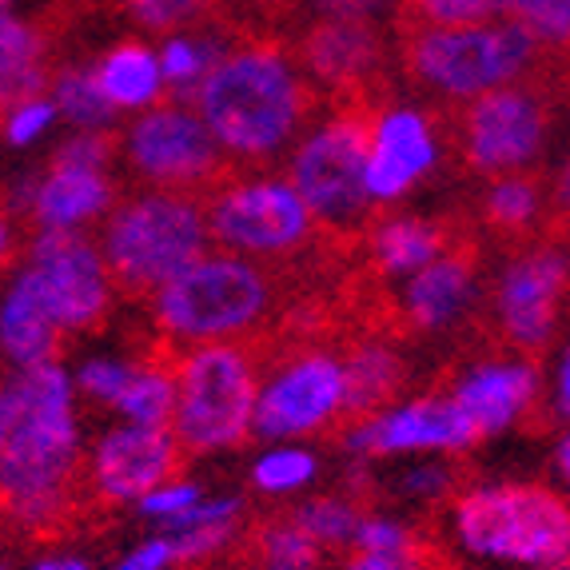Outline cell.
<instances>
[{"label":"cell","mask_w":570,"mask_h":570,"mask_svg":"<svg viewBox=\"0 0 570 570\" xmlns=\"http://www.w3.org/2000/svg\"><path fill=\"white\" fill-rule=\"evenodd\" d=\"M9 439L0 451V511L24 531H52L85 479L80 395L60 360L9 371Z\"/></svg>","instance_id":"cell-1"},{"label":"cell","mask_w":570,"mask_h":570,"mask_svg":"<svg viewBox=\"0 0 570 570\" xmlns=\"http://www.w3.org/2000/svg\"><path fill=\"white\" fill-rule=\"evenodd\" d=\"M212 132L224 160L264 168L284 153L315 116V88L299 60L279 45L224 48L204 85L188 100Z\"/></svg>","instance_id":"cell-2"},{"label":"cell","mask_w":570,"mask_h":570,"mask_svg":"<svg viewBox=\"0 0 570 570\" xmlns=\"http://www.w3.org/2000/svg\"><path fill=\"white\" fill-rule=\"evenodd\" d=\"M448 534L475 570H570V507L554 487H459L448 499Z\"/></svg>","instance_id":"cell-3"},{"label":"cell","mask_w":570,"mask_h":570,"mask_svg":"<svg viewBox=\"0 0 570 570\" xmlns=\"http://www.w3.org/2000/svg\"><path fill=\"white\" fill-rule=\"evenodd\" d=\"M153 327L176 352L204 343H244L276 312V276L264 264L208 247L153 295Z\"/></svg>","instance_id":"cell-4"},{"label":"cell","mask_w":570,"mask_h":570,"mask_svg":"<svg viewBox=\"0 0 570 570\" xmlns=\"http://www.w3.org/2000/svg\"><path fill=\"white\" fill-rule=\"evenodd\" d=\"M259 363L247 343H204L171 360V419L184 455H236L252 439Z\"/></svg>","instance_id":"cell-5"},{"label":"cell","mask_w":570,"mask_h":570,"mask_svg":"<svg viewBox=\"0 0 570 570\" xmlns=\"http://www.w3.org/2000/svg\"><path fill=\"white\" fill-rule=\"evenodd\" d=\"M96 247L116 287L153 295L164 279L212 247L204 200L188 191H136L128 200H116L112 212L100 219Z\"/></svg>","instance_id":"cell-6"},{"label":"cell","mask_w":570,"mask_h":570,"mask_svg":"<svg viewBox=\"0 0 570 570\" xmlns=\"http://www.w3.org/2000/svg\"><path fill=\"white\" fill-rule=\"evenodd\" d=\"M539 57V40L507 17L466 29H411L407 37L411 77L451 105H471L494 88L523 85Z\"/></svg>","instance_id":"cell-7"},{"label":"cell","mask_w":570,"mask_h":570,"mask_svg":"<svg viewBox=\"0 0 570 570\" xmlns=\"http://www.w3.org/2000/svg\"><path fill=\"white\" fill-rule=\"evenodd\" d=\"M204 219H208L212 247L264 267L295 259L320 232L284 171L264 168L212 184Z\"/></svg>","instance_id":"cell-8"},{"label":"cell","mask_w":570,"mask_h":570,"mask_svg":"<svg viewBox=\"0 0 570 570\" xmlns=\"http://www.w3.org/2000/svg\"><path fill=\"white\" fill-rule=\"evenodd\" d=\"M363 128L367 116L327 112L307 120L284 153V176L312 212L315 228L363 232L371 204L363 196Z\"/></svg>","instance_id":"cell-9"},{"label":"cell","mask_w":570,"mask_h":570,"mask_svg":"<svg viewBox=\"0 0 570 570\" xmlns=\"http://www.w3.org/2000/svg\"><path fill=\"white\" fill-rule=\"evenodd\" d=\"M347 419V375L332 347H295L259 371L252 439L259 443H312Z\"/></svg>","instance_id":"cell-10"},{"label":"cell","mask_w":570,"mask_h":570,"mask_svg":"<svg viewBox=\"0 0 570 570\" xmlns=\"http://www.w3.org/2000/svg\"><path fill=\"white\" fill-rule=\"evenodd\" d=\"M116 160L153 191H200L224 180V153L188 100H164L128 116L116 144Z\"/></svg>","instance_id":"cell-11"},{"label":"cell","mask_w":570,"mask_h":570,"mask_svg":"<svg viewBox=\"0 0 570 570\" xmlns=\"http://www.w3.org/2000/svg\"><path fill=\"white\" fill-rule=\"evenodd\" d=\"M116 144L108 132H68L45 171L17 191V204L37 232H88L116 204Z\"/></svg>","instance_id":"cell-12"},{"label":"cell","mask_w":570,"mask_h":570,"mask_svg":"<svg viewBox=\"0 0 570 570\" xmlns=\"http://www.w3.org/2000/svg\"><path fill=\"white\" fill-rule=\"evenodd\" d=\"M24 267L65 340L105 327L120 287L88 232H37L24 252Z\"/></svg>","instance_id":"cell-13"},{"label":"cell","mask_w":570,"mask_h":570,"mask_svg":"<svg viewBox=\"0 0 570 570\" xmlns=\"http://www.w3.org/2000/svg\"><path fill=\"white\" fill-rule=\"evenodd\" d=\"M551 140V108L539 88L507 85L463 105L459 148L471 171L494 180L511 171H531Z\"/></svg>","instance_id":"cell-14"},{"label":"cell","mask_w":570,"mask_h":570,"mask_svg":"<svg viewBox=\"0 0 570 570\" xmlns=\"http://www.w3.org/2000/svg\"><path fill=\"white\" fill-rule=\"evenodd\" d=\"M479 435L471 431L459 407L439 395H411V400H391L371 415L352 419L343 431V451L360 463H387V459H423L443 455L455 459L475 448Z\"/></svg>","instance_id":"cell-15"},{"label":"cell","mask_w":570,"mask_h":570,"mask_svg":"<svg viewBox=\"0 0 570 570\" xmlns=\"http://www.w3.org/2000/svg\"><path fill=\"white\" fill-rule=\"evenodd\" d=\"M570 259L559 244L519 247L491 284V312L514 352H547L562 327Z\"/></svg>","instance_id":"cell-16"},{"label":"cell","mask_w":570,"mask_h":570,"mask_svg":"<svg viewBox=\"0 0 570 570\" xmlns=\"http://www.w3.org/2000/svg\"><path fill=\"white\" fill-rule=\"evenodd\" d=\"M443 164V132L419 105H383L363 128V196L371 208H395Z\"/></svg>","instance_id":"cell-17"},{"label":"cell","mask_w":570,"mask_h":570,"mask_svg":"<svg viewBox=\"0 0 570 570\" xmlns=\"http://www.w3.org/2000/svg\"><path fill=\"white\" fill-rule=\"evenodd\" d=\"M184 471V451L168 428L108 423L85 443V483L108 507H136L156 483Z\"/></svg>","instance_id":"cell-18"},{"label":"cell","mask_w":570,"mask_h":570,"mask_svg":"<svg viewBox=\"0 0 570 570\" xmlns=\"http://www.w3.org/2000/svg\"><path fill=\"white\" fill-rule=\"evenodd\" d=\"M542 395V367L531 355H491L459 371L448 400L479 439L507 435L534 415Z\"/></svg>","instance_id":"cell-19"},{"label":"cell","mask_w":570,"mask_h":570,"mask_svg":"<svg viewBox=\"0 0 570 570\" xmlns=\"http://www.w3.org/2000/svg\"><path fill=\"white\" fill-rule=\"evenodd\" d=\"M479 299V272L463 252H443L400 279V315L423 335L455 332Z\"/></svg>","instance_id":"cell-20"},{"label":"cell","mask_w":570,"mask_h":570,"mask_svg":"<svg viewBox=\"0 0 570 570\" xmlns=\"http://www.w3.org/2000/svg\"><path fill=\"white\" fill-rule=\"evenodd\" d=\"M60 343L65 335L48 312L37 279L20 264L0 287V363L9 371L40 367V363L57 360Z\"/></svg>","instance_id":"cell-21"},{"label":"cell","mask_w":570,"mask_h":570,"mask_svg":"<svg viewBox=\"0 0 570 570\" xmlns=\"http://www.w3.org/2000/svg\"><path fill=\"white\" fill-rule=\"evenodd\" d=\"M383 45L375 37V24L360 20H320L304 40L299 68L312 85L355 88L380 68Z\"/></svg>","instance_id":"cell-22"},{"label":"cell","mask_w":570,"mask_h":570,"mask_svg":"<svg viewBox=\"0 0 570 570\" xmlns=\"http://www.w3.org/2000/svg\"><path fill=\"white\" fill-rule=\"evenodd\" d=\"M88 72H92L96 88H100L116 120L120 116H140L168 100L156 45H148V40H120V45L105 48L96 57V65H88Z\"/></svg>","instance_id":"cell-23"},{"label":"cell","mask_w":570,"mask_h":570,"mask_svg":"<svg viewBox=\"0 0 570 570\" xmlns=\"http://www.w3.org/2000/svg\"><path fill=\"white\" fill-rule=\"evenodd\" d=\"M244 527H247L244 494H204L184 519H176L160 534L171 539L180 567H208V562L224 559L232 547H239Z\"/></svg>","instance_id":"cell-24"},{"label":"cell","mask_w":570,"mask_h":570,"mask_svg":"<svg viewBox=\"0 0 570 570\" xmlns=\"http://www.w3.org/2000/svg\"><path fill=\"white\" fill-rule=\"evenodd\" d=\"M367 252H371V264L380 267L383 276L407 279V276H415L423 264H431L435 256L448 252V236H443L439 224H431V219H423V216L387 212V216L375 219V228L367 232Z\"/></svg>","instance_id":"cell-25"},{"label":"cell","mask_w":570,"mask_h":570,"mask_svg":"<svg viewBox=\"0 0 570 570\" xmlns=\"http://www.w3.org/2000/svg\"><path fill=\"white\" fill-rule=\"evenodd\" d=\"M343 375H347V419H360L400 400L407 367L387 340H360L343 355Z\"/></svg>","instance_id":"cell-26"},{"label":"cell","mask_w":570,"mask_h":570,"mask_svg":"<svg viewBox=\"0 0 570 570\" xmlns=\"http://www.w3.org/2000/svg\"><path fill=\"white\" fill-rule=\"evenodd\" d=\"M48 92L45 32L17 9H0V105Z\"/></svg>","instance_id":"cell-27"},{"label":"cell","mask_w":570,"mask_h":570,"mask_svg":"<svg viewBox=\"0 0 570 570\" xmlns=\"http://www.w3.org/2000/svg\"><path fill=\"white\" fill-rule=\"evenodd\" d=\"M320 471H324V459L312 443H264L247 466V487L272 503H287V499H304L320 483Z\"/></svg>","instance_id":"cell-28"},{"label":"cell","mask_w":570,"mask_h":570,"mask_svg":"<svg viewBox=\"0 0 570 570\" xmlns=\"http://www.w3.org/2000/svg\"><path fill=\"white\" fill-rule=\"evenodd\" d=\"M224 40L212 37V32H196V29H180L160 37L156 45V60H160L164 85H168V100L171 96H196V88L204 85L216 60L224 57Z\"/></svg>","instance_id":"cell-29"},{"label":"cell","mask_w":570,"mask_h":570,"mask_svg":"<svg viewBox=\"0 0 570 570\" xmlns=\"http://www.w3.org/2000/svg\"><path fill=\"white\" fill-rule=\"evenodd\" d=\"M542 212H547V196L542 184L531 171H511V176H494L483 191V216L494 232L503 236H527L539 228Z\"/></svg>","instance_id":"cell-30"},{"label":"cell","mask_w":570,"mask_h":570,"mask_svg":"<svg viewBox=\"0 0 570 570\" xmlns=\"http://www.w3.org/2000/svg\"><path fill=\"white\" fill-rule=\"evenodd\" d=\"M287 519H292L324 554H343V551H352L363 507L355 503L352 494L327 491V494H307V499H299Z\"/></svg>","instance_id":"cell-31"},{"label":"cell","mask_w":570,"mask_h":570,"mask_svg":"<svg viewBox=\"0 0 570 570\" xmlns=\"http://www.w3.org/2000/svg\"><path fill=\"white\" fill-rule=\"evenodd\" d=\"M112 411L120 423H140V428H168L171 419V363L136 360L132 375L124 391L112 400Z\"/></svg>","instance_id":"cell-32"},{"label":"cell","mask_w":570,"mask_h":570,"mask_svg":"<svg viewBox=\"0 0 570 570\" xmlns=\"http://www.w3.org/2000/svg\"><path fill=\"white\" fill-rule=\"evenodd\" d=\"M48 100L57 105V116L68 132H112L116 128L112 108L105 105L88 68H65L57 77H48Z\"/></svg>","instance_id":"cell-33"},{"label":"cell","mask_w":570,"mask_h":570,"mask_svg":"<svg viewBox=\"0 0 570 570\" xmlns=\"http://www.w3.org/2000/svg\"><path fill=\"white\" fill-rule=\"evenodd\" d=\"M247 562L256 570H327V554L292 519H267L252 531Z\"/></svg>","instance_id":"cell-34"},{"label":"cell","mask_w":570,"mask_h":570,"mask_svg":"<svg viewBox=\"0 0 570 570\" xmlns=\"http://www.w3.org/2000/svg\"><path fill=\"white\" fill-rule=\"evenodd\" d=\"M57 128H60V116L57 105L48 100V92L20 96V100L0 105V144L12 148V153H29V148L45 144Z\"/></svg>","instance_id":"cell-35"},{"label":"cell","mask_w":570,"mask_h":570,"mask_svg":"<svg viewBox=\"0 0 570 570\" xmlns=\"http://www.w3.org/2000/svg\"><path fill=\"white\" fill-rule=\"evenodd\" d=\"M136 360L128 355H112V352H92V355H80L77 367L68 371L72 375V387H77L80 403H92V407L108 411L112 400L124 391L128 375H132Z\"/></svg>","instance_id":"cell-36"},{"label":"cell","mask_w":570,"mask_h":570,"mask_svg":"<svg viewBox=\"0 0 570 570\" xmlns=\"http://www.w3.org/2000/svg\"><path fill=\"white\" fill-rule=\"evenodd\" d=\"M499 17L514 20L542 48H562L570 37V0H494Z\"/></svg>","instance_id":"cell-37"},{"label":"cell","mask_w":570,"mask_h":570,"mask_svg":"<svg viewBox=\"0 0 570 570\" xmlns=\"http://www.w3.org/2000/svg\"><path fill=\"white\" fill-rule=\"evenodd\" d=\"M204 483L200 479L184 475V471H176L171 479H164V483H156L153 491L144 494V499H136V511H140V519L148 527H156V531H168L176 519H184V514L191 511V507L204 499Z\"/></svg>","instance_id":"cell-38"},{"label":"cell","mask_w":570,"mask_h":570,"mask_svg":"<svg viewBox=\"0 0 570 570\" xmlns=\"http://www.w3.org/2000/svg\"><path fill=\"white\" fill-rule=\"evenodd\" d=\"M400 491L419 507L448 503L451 494L459 491V471L443 455L407 459V466H403V475H400Z\"/></svg>","instance_id":"cell-39"},{"label":"cell","mask_w":570,"mask_h":570,"mask_svg":"<svg viewBox=\"0 0 570 570\" xmlns=\"http://www.w3.org/2000/svg\"><path fill=\"white\" fill-rule=\"evenodd\" d=\"M403 9L415 29H466L499 17L494 0H403Z\"/></svg>","instance_id":"cell-40"},{"label":"cell","mask_w":570,"mask_h":570,"mask_svg":"<svg viewBox=\"0 0 570 570\" xmlns=\"http://www.w3.org/2000/svg\"><path fill=\"white\" fill-rule=\"evenodd\" d=\"M124 12L132 17L136 29L168 37V32L191 29L208 12V0H124Z\"/></svg>","instance_id":"cell-41"},{"label":"cell","mask_w":570,"mask_h":570,"mask_svg":"<svg viewBox=\"0 0 570 570\" xmlns=\"http://www.w3.org/2000/svg\"><path fill=\"white\" fill-rule=\"evenodd\" d=\"M352 551H375V554H419L423 542L403 519L380 511H363L360 527H355Z\"/></svg>","instance_id":"cell-42"},{"label":"cell","mask_w":570,"mask_h":570,"mask_svg":"<svg viewBox=\"0 0 570 570\" xmlns=\"http://www.w3.org/2000/svg\"><path fill=\"white\" fill-rule=\"evenodd\" d=\"M539 407L554 419V428H567V419H570V352L567 347H554L551 371H542Z\"/></svg>","instance_id":"cell-43"},{"label":"cell","mask_w":570,"mask_h":570,"mask_svg":"<svg viewBox=\"0 0 570 570\" xmlns=\"http://www.w3.org/2000/svg\"><path fill=\"white\" fill-rule=\"evenodd\" d=\"M108 570H180V559H176V547H171L168 534L153 531L148 539L128 547Z\"/></svg>","instance_id":"cell-44"},{"label":"cell","mask_w":570,"mask_h":570,"mask_svg":"<svg viewBox=\"0 0 570 570\" xmlns=\"http://www.w3.org/2000/svg\"><path fill=\"white\" fill-rule=\"evenodd\" d=\"M335 570H431L428 551L419 554H375V551H343Z\"/></svg>","instance_id":"cell-45"},{"label":"cell","mask_w":570,"mask_h":570,"mask_svg":"<svg viewBox=\"0 0 570 570\" xmlns=\"http://www.w3.org/2000/svg\"><path fill=\"white\" fill-rule=\"evenodd\" d=\"M312 9L320 12V20H360V24H375V20L391 9V0H312Z\"/></svg>","instance_id":"cell-46"},{"label":"cell","mask_w":570,"mask_h":570,"mask_svg":"<svg viewBox=\"0 0 570 570\" xmlns=\"http://www.w3.org/2000/svg\"><path fill=\"white\" fill-rule=\"evenodd\" d=\"M29 570H96V567L77 551H52V554H40Z\"/></svg>","instance_id":"cell-47"},{"label":"cell","mask_w":570,"mask_h":570,"mask_svg":"<svg viewBox=\"0 0 570 570\" xmlns=\"http://www.w3.org/2000/svg\"><path fill=\"white\" fill-rule=\"evenodd\" d=\"M17 256V224L4 208H0V272L9 267V259Z\"/></svg>","instance_id":"cell-48"},{"label":"cell","mask_w":570,"mask_h":570,"mask_svg":"<svg viewBox=\"0 0 570 570\" xmlns=\"http://www.w3.org/2000/svg\"><path fill=\"white\" fill-rule=\"evenodd\" d=\"M551 463H554V479H559V483H567V475H570V439H567V428H559V435H554Z\"/></svg>","instance_id":"cell-49"},{"label":"cell","mask_w":570,"mask_h":570,"mask_svg":"<svg viewBox=\"0 0 570 570\" xmlns=\"http://www.w3.org/2000/svg\"><path fill=\"white\" fill-rule=\"evenodd\" d=\"M4 439H9V400H4V383H0V451H4Z\"/></svg>","instance_id":"cell-50"},{"label":"cell","mask_w":570,"mask_h":570,"mask_svg":"<svg viewBox=\"0 0 570 570\" xmlns=\"http://www.w3.org/2000/svg\"><path fill=\"white\" fill-rule=\"evenodd\" d=\"M20 0H0V9H17Z\"/></svg>","instance_id":"cell-51"},{"label":"cell","mask_w":570,"mask_h":570,"mask_svg":"<svg viewBox=\"0 0 570 570\" xmlns=\"http://www.w3.org/2000/svg\"><path fill=\"white\" fill-rule=\"evenodd\" d=\"M232 570H256V567H252V562L244 559V562H239V567H232Z\"/></svg>","instance_id":"cell-52"},{"label":"cell","mask_w":570,"mask_h":570,"mask_svg":"<svg viewBox=\"0 0 570 570\" xmlns=\"http://www.w3.org/2000/svg\"><path fill=\"white\" fill-rule=\"evenodd\" d=\"M0 570H9V567H4V562H0Z\"/></svg>","instance_id":"cell-53"}]
</instances>
